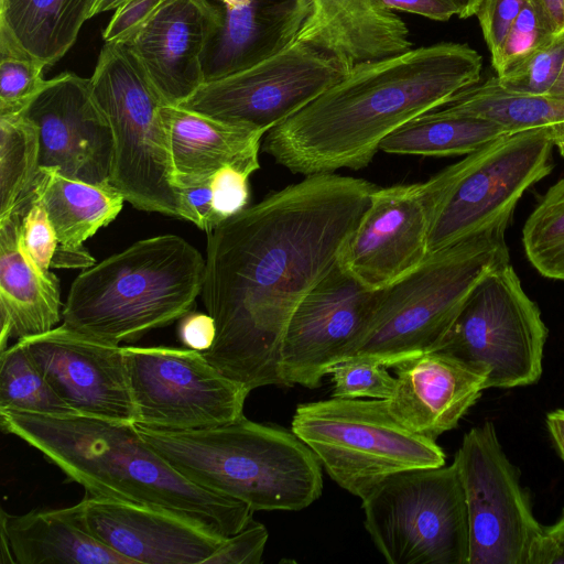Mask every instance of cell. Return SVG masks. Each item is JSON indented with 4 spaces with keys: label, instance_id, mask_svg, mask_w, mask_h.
Returning a JSON list of instances; mask_svg holds the SVG:
<instances>
[{
    "label": "cell",
    "instance_id": "cell-1",
    "mask_svg": "<svg viewBox=\"0 0 564 564\" xmlns=\"http://www.w3.org/2000/svg\"><path fill=\"white\" fill-rule=\"evenodd\" d=\"M377 187L335 173L304 176L207 234L200 295L216 338L203 354L215 368L250 392L284 387L289 322L338 263Z\"/></svg>",
    "mask_w": 564,
    "mask_h": 564
},
{
    "label": "cell",
    "instance_id": "cell-2",
    "mask_svg": "<svg viewBox=\"0 0 564 564\" xmlns=\"http://www.w3.org/2000/svg\"><path fill=\"white\" fill-rule=\"evenodd\" d=\"M482 58L467 44L437 43L360 62L270 129L262 150L293 174L366 167L382 141L412 119L480 82Z\"/></svg>",
    "mask_w": 564,
    "mask_h": 564
},
{
    "label": "cell",
    "instance_id": "cell-3",
    "mask_svg": "<svg viewBox=\"0 0 564 564\" xmlns=\"http://www.w3.org/2000/svg\"><path fill=\"white\" fill-rule=\"evenodd\" d=\"M4 433L44 455L91 496L163 508L228 538L253 510L178 473L142 437L134 423L84 414L0 411Z\"/></svg>",
    "mask_w": 564,
    "mask_h": 564
},
{
    "label": "cell",
    "instance_id": "cell-4",
    "mask_svg": "<svg viewBox=\"0 0 564 564\" xmlns=\"http://www.w3.org/2000/svg\"><path fill=\"white\" fill-rule=\"evenodd\" d=\"M145 442L192 482L253 511H300L323 490L322 465L292 431L245 415L189 431L134 423Z\"/></svg>",
    "mask_w": 564,
    "mask_h": 564
},
{
    "label": "cell",
    "instance_id": "cell-5",
    "mask_svg": "<svg viewBox=\"0 0 564 564\" xmlns=\"http://www.w3.org/2000/svg\"><path fill=\"white\" fill-rule=\"evenodd\" d=\"M205 275L200 252L176 235L139 240L73 281L63 324L120 344L180 321L195 307Z\"/></svg>",
    "mask_w": 564,
    "mask_h": 564
},
{
    "label": "cell",
    "instance_id": "cell-6",
    "mask_svg": "<svg viewBox=\"0 0 564 564\" xmlns=\"http://www.w3.org/2000/svg\"><path fill=\"white\" fill-rule=\"evenodd\" d=\"M509 221L431 252L380 290L371 318L343 360L366 358L387 368L434 350L480 279L509 262Z\"/></svg>",
    "mask_w": 564,
    "mask_h": 564
},
{
    "label": "cell",
    "instance_id": "cell-7",
    "mask_svg": "<svg viewBox=\"0 0 564 564\" xmlns=\"http://www.w3.org/2000/svg\"><path fill=\"white\" fill-rule=\"evenodd\" d=\"M113 135L110 184L134 208L183 219L162 109L169 105L134 53L105 43L89 78Z\"/></svg>",
    "mask_w": 564,
    "mask_h": 564
},
{
    "label": "cell",
    "instance_id": "cell-8",
    "mask_svg": "<svg viewBox=\"0 0 564 564\" xmlns=\"http://www.w3.org/2000/svg\"><path fill=\"white\" fill-rule=\"evenodd\" d=\"M545 132L507 133L421 183L429 253L510 221L523 193L553 169Z\"/></svg>",
    "mask_w": 564,
    "mask_h": 564
},
{
    "label": "cell",
    "instance_id": "cell-9",
    "mask_svg": "<svg viewBox=\"0 0 564 564\" xmlns=\"http://www.w3.org/2000/svg\"><path fill=\"white\" fill-rule=\"evenodd\" d=\"M291 431L339 487L360 499L394 474L445 465L442 447L402 425L387 400L332 397L301 403Z\"/></svg>",
    "mask_w": 564,
    "mask_h": 564
},
{
    "label": "cell",
    "instance_id": "cell-10",
    "mask_svg": "<svg viewBox=\"0 0 564 564\" xmlns=\"http://www.w3.org/2000/svg\"><path fill=\"white\" fill-rule=\"evenodd\" d=\"M364 524L389 564H468L469 527L456 464L404 470L361 499Z\"/></svg>",
    "mask_w": 564,
    "mask_h": 564
},
{
    "label": "cell",
    "instance_id": "cell-11",
    "mask_svg": "<svg viewBox=\"0 0 564 564\" xmlns=\"http://www.w3.org/2000/svg\"><path fill=\"white\" fill-rule=\"evenodd\" d=\"M546 338L540 308L509 261L480 279L432 351L486 373L487 388H517L540 379Z\"/></svg>",
    "mask_w": 564,
    "mask_h": 564
},
{
    "label": "cell",
    "instance_id": "cell-12",
    "mask_svg": "<svg viewBox=\"0 0 564 564\" xmlns=\"http://www.w3.org/2000/svg\"><path fill=\"white\" fill-rule=\"evenodd\" d=\"M454 463L467 507L468 564H532L544 528L495 425L486 422L469 430Z\"/></svg>",
    "mask_w": 564,
    "mask_h": 564
},
{
    "label": "cell",
    "instance_id": "cell-13",
    "mask_svg": "<svg viewBox=\"0 0 564 564\" xmlns=\"http://www.w3.org/2000/svg\"><path fill=\"white\" fill-rule=\"evenodd\" d=\"M348 69L338 57L294 41L247 68L205 82L178 106L265 134L337 83Z\"/></svg>",
    "mask_w": 564,
    "mask_h": 564
},
{
    "label": "cell",
    "instance_id": "cell-14",
    "mask_svg": "<svg viewBox=\"0 0 564 564\" xmlns=\"http://www.w3.org/2000/svg\"><path fill=\"white\" fill-rule=\"evenodd\" d=\"M138 424L189 431L238 420L250 391L203 352L165 346L123 347Z\"/></svg>",
    "mask_w": 564,
    "mask_h": 564
},
{
    "label": "cell",
    "instance_id": "cell-15",
    "mask_svg": "<svg viewBox=\"0 0 564 564\" xmlns=\"http://www.w3.org/2000/svg\"><path fill=\"white\" fill-rule=\"evenodd\" d=\"M379 292L337 263L301 301L289 322L281 349L284 387L318 388L364 333Z\"/></svg>",
    "mask_w": 564,
    "mask_h": 564
},
{
    "label": "cell",
    "instance_id": "cell-16",
    "mask_svg": "<svg viewBox=\"0 0 564 564\" xmlns=\"http://www.w3.org/2000/svg\"><path fill=\"white\" fill-rule=\"evenodd\" d=\"M23 112L39 129L40 167L90 184L110 183L113 135L89 78L63 73L47 79Z\"/></svg>",
    "mask_w": 564,
    "mask_h": 564
},
{
    "label": "cell",
    "instance_id": "cell-17",
    "mask_svg": "<svg viewBox=\"0 0 564 564\" xmlns=\"http://www.w3.org/2000/svg\"><path fill=\"white\" fill-rule=\"evenodd\" d=\"M18 340L75 413L135 422L123 347L85 335L65 324Z\"/></svg>",
    "mask_w": 564,
    "mask_h": 564
},
{
    "label": "cell",
    "instance_id": "cell-18",
    "mask_svg": "<svg viewBox=\"0 0 564 564\" xmlns=\"http://www.w3.org/2000/svg\"><path fill=\"white\" fill-rule=\"evenodd\" d=\"M66 510L134 564H205L226 539L183 514L135 502L89 495Z\"/></svg>",
    "mask_w": 564,
    "mask_h": 564
},
{
    "label": "cell",
    "instance_id": "cell-19",
    "mask_svg": "<svg viewBox=\"0 0 564 564\" xmlns=\"http://www.w3.org/2000/svg\"><path fill=\"white\" fill-rule=\"evenodd\" d=\"M429 216L421 183L377 187L338 263L372 290H382L429 254Z\"/></svg>",
    "mask_w": 564,
    "mask_h": 564
},
{
    "label": "cell",
    "instance_id": "cell-20",
    "mask_svg": "<svg viewBox=\"0 0 564 564\" xmlns=\"http://www.w3.org/2000/svg\"><path fill=\"white\" fill-rule=\"evenodd\" d=\"M218 26L208 0H164L126 44L169 105L178 106L203 84V53Z\"/></svg>",
    "mask_w": 564,
    "mask_h": 564
},
{
    "label": "cell",
    "instance_id": "cell-21",
    "mask_svg": "<svg viewBox=\"0 0 564 564\" xmlns=\"http://www.w3.org/2000/svg\"><path fill=\"white\" fill-rule=\"evenodd\" d=\"M392 368L390 412L406 429L433 441L455 429L488 389L486 373L441 351L424 352Z\"/></svg>",
    "mask_w": 564,
    "mask_h": 564
},
{
    "label": "cell",
    "instance_id": "cell-22",
    "mask_svg": "<svg viewBox=\"0 0 564 564\" xmlns=\"http://www.w3.org/2000/svg\"><path fill=\"white\" fill-rule=\"evenodd\" d=\"M218 26L203 53L204 83L247 68L291 45L310 0H208Z\"/></svg>",
    "mask_w": 564,
    "mask_h": 564
},
{
    "label": "cell",
    "instance_id": "cell-23",
    "mask_svg": "<svg viewBox=\"0 0 564 564\" xmlns=\"http://www.w3.org/2000/svg\"><path fill=\"white\" fill-rule=\"evenodd\" d=\"M310 2V14L295 41L314 45L349 67L412 48L405 22L376 0Z\"/></svg>",
    "mask_w": 564,
    "mask_h": 564
},
{
    "label": "cell",
    "instance_id": "cell-24",
    "mask_svg": "<svg viewBox=\"0 0 564 564\" xmlns=\"http://www.w3.org/2000/svg\"><path fill=\"white\" fill-rule=\"evenodd\" d=\"M21 220L18 213L0 220V352L9 338L41 335L62 317L59 281L29 253Z\"/></svg>",
    "mask_w": 564,
    "mask_h": 564
},
{
    "label": "cell",
    "instance_id": "cell-25",
    "mask_svg": "<svg viewBox=\"0 0 564 564\" xmlns=\"http://www.w3.org/2000/svg\"><path fill=\"white\" fill-rule=\"evenodd\" d=\"M162 115L169 137L173 185L210 178L226 165L250 174L259 170L263 132L180 106L165 105Z\"/></svg>",
    "mask_w": 564,
    "mask_h": 564
},
{
    "label": "cell",
    "instance_id": "cell-26",
    "mask_svg": "<svg viewBox=\"0 0 564 564\" xmlns=\"http://www.w3.org/2000/svg\"><path fill=\"white\" fill-rule=\"evenodd\" d=\"M1 531L19 564H134L78 525L66 508L22 514L1 509Z\"/></svg>",
    "mask_w": 564,
    "mask_h": 564
},
{
    "label": "cell",
    "instance_id": "cell-27",
    "mask_svg": "<svg viewBox=\"0 0 564 564\" xmlns=\"http://www.w3.org/2000/svg\"><path fill=\"white\" fill-rule=\"evenodd\" d=\"M32 199L42 203L59 246L65 248L82 247L117 218L126 202L110 183L76 181L45 167L39 169L30 202Z\"/></svg>",
    "mask_w": 564,
    "mask_h": 564
},
{
    "label": "cell",
    "instance_id": "cell-28",
    "mask_svg": "<svg viewBox=\"0 0 564 564\" xmlns=\"http://www.w3.org/2000/svg\"><path fill=\"white\" fill-rule=\"evenodd\" d=\"M96 0H0V24L46 67L74 45Z\"/></svg>",
    "mask_w": 564,
    "mask_h": 564
},
{
    "label": "cell",
    "instance_id": "cell-29",
    "mask_svg": "<svg viewBox=\"0 0 564 564\" xmlns=\"http://www.w3.org/2000/svg\"><path fill=\"white\" fill-rule=\"evenodd\" d=\"M447 113L478 116L508 132L538 129L549 137L564 158V99L506 91L496 76L459 91L438 108Z\"/></svg>",
    "mask_w": 564,
    "mask_h": 564
},
{
    "label": "cell",
    "instance_id": "cell-30",
    "mask_svg": "<svg viewBox=\"0 0 564 564\" xmlns=\"http://www.w3.org/2000/svg\"><path fill=\"white\" fill-rule=\"evenodd\" d=\"M507 133L510 132L489 119L435 109L394 130L380 150L403 155H466Z\"/></svg>",
    "mask_w": 564,
    "mask_h": 564
},
{
    "label": "cell",
    "instance_id": "cell-31",
    "mask_svg": "<svg viewBox=\"0 0 564 564\" xmlns=\"http://www.w3.org/2000/svg\"><path fill=\"white\" fill-rule=\"evenodd\" d=\"M36 124L24 112L0 116V220L30 203L40 165Z\"/></svg>",
    "mask_w": 564,
    "mask_h": 564
},
{
    "label": "cell",
    "instance_id": "cell-32",
    "mask_svg": "<svg viewBox=\"0 0 564 564\" xmlns=\"http://www.w3.org/2000/svg\"><path fill=\"white\" fill-rule=\"evenodd\" d=\"M75 413L55 392L21 340L0 352V411Z\"/></svg>",
    "mask_w": 564,
    "mask_h": 564
},
{
    "label": "cell",
    "instance_id": "cell-33",
    "mask_svg": "<svg viewBox=\"0 0 564 564\" xmlns=\"http://www.w3.org/2000/svg\"><path fill=\"white\" fill-rule=\"evenodd\" d=\"M522 243L541 275L564 281V177L540 197L524 223Z\"/></svg>",
    "mask_w": 564,
    "mask_h": 564
},
{
    "label": "cell",
    "instance_id": "cell-34",
    "mask_svg": "<svg viewBox=\"0 0 564 564\" xmlns=\"http://www.w3.org/2000/svg\"><path fill=\"white\" fill-rule=\"evenodd\" d=\"M45 67L0 24V116L26 109L46 84Z\"/></svg>",
    "mask_w": 564,
    "mask_h": 564
},
{
    "label": "cell",
    "instance_id": "cell-35",
    "mask_svg": "<svg viewBox=\"0 0 564 564\" xmlns=\"http://www.w3.org/2000/svg\"><path fill=\"white\" fill-rule=\"evenodd\" d=\"M564 64V33L553 35L536 51L503 74L496 76L508 93L547 95Z\"/></svg>",
    "mask_w": 564,
    "mask_h": 564
},
{
    "label": "cell",
    "instance_id": "cell-36",
    "mask_svg": "<svg viewBox=\"0 0 564 564\" xmlns=\"http://www.w3.org/2000/svg\"><path fill=\"white\" fill-rule=\"evenodd\" d=\"M553 35L538 6L533 0H527L497 50L490 54L496 76L519 64Z\"/></svg>",
    "mask_w": 564,
    "mask_h": 564
},
{
    "label": "cell",
    "instance_id": "cell-37",
    "mask_svg": "<svg viewBox=\"0 0 564 564\" xmlns=\"http://www.w3.org/2000/svg\"><path fill=\"white\" fill-rule=\"evenodd\" d=\"M329 375L334 384L332 395L336 398L387 400L395 386V378L386 366L366 358L343 360Z\"/></svg>",
    "mask_w": 564,
    "mask_h": 564
},
{
    "label": "cell",
    "instance_id": "cell-38",
    "mask_svg": "<svg viewBox=\"0 0 564 564\" xmlns=\"http://www.w3.org/2000/svg\"><path fill=\"white\" fill-rule=\"evenodd\" d=\"M24 243L31 257L43 269L50 270L58 247L53 224L41 202L32 199L21 220Z\"/></svg>",
    "mask_w": 564,
    "mask_h": 564
},
{
    "label": "cell",
    "instance_id": "cell-39",
    "mask_svg": "<svg viewBox=\"0 0 564 564\" xmlns=\"http://www.w3.org/2000/svg\"><path fill=\"white\" fill-rule=\"evenodd\" d=\"M269 534L251 519L239 532L226 538L205 564H260Z\"/></svg>",
    "mask_w": 564,
    "mask_h": 564
},
{
    "label": "cell",
    "instance_id": "cell-40",
    "mask_svg": "<svg viewBox=\"0 0 564 564\" xmlns=\"http://www.w3.org/2000/svg\"><path fill=\"white\" fill-rule=\"evenodd\" d=\"M250 175L232 165H226L213 175V203L219 224L248 206Z\"/></svg>",
    "mask_w": 564,
    "mask_h": 564
},
{
    "label": "cell",
    "instance_id": "cell-41",
    "mask_svg": "<svg viewBox=\"0 0 564 564\" xmlns=\"http://www.w3.org/2000/svg\"><path fill=\"white\" fill-rule=\"evenodd\" d=\"M212 178L174 185L180 195L183 219L193 223L206 234L219 225L214 210Z\"/></svg>",
    "mask_w": 564,
    "mask_h": 564
},
{
    "label": "cell",
    "instance_id": "cell-42",
    "mask_svg": "<svg viewBox=\"0 0 564 564\" xmlns=\"http://www.w3.org/2000/svg\"><path fill=\"white\" fill-rule=\"evenodd\" d=\"M164 0H129L119 7L102 31L105 43H126L155 14Z\"/></svg>",
    "mask_w": 564,
    "mask_h": 564
},
{
    "label": "cell",
    "instance_id": "cell-43",
    "mask_svg": "<svg viewBox=\"0 0 564 564\" xmlns=\"http://www.w3.org/2000/svg\"><path fill=\"white\" fill-rule=\"evenodd\" d=\"M527 0H481L476 12L479 26L490 51L499 46L509 25Z\"/></svg>",
    "mask_w": 564,
    "mask_h": 564
},
{
    "label": "cell",
    "instance_id": "cell-44",
    "mask_svg": "<svg viewBox=\"0 0 564 564\" xmlns=\"http://www.w3.org/2000/svg\"><path fill=\"white\" fill-rule=\"evenodd\" d=\"M178 337L186 348L205 352L216 338L215 319L208 313L191 311L180 319Z\"/></svg>",
    "mask_w": 564,
    "mask_h": 564
},
{
    "label": "cell",
    "instance_id": "cell-45",
    "mask_svg": "<svg viewBox=\"0 0 564 564\" xmlns=\"http://www.w3.org/2000/svg\"><path fill=\"white\" fill-rule=\"evenodd\" d=\"M391 11H403L422 15L433 21L445 22L457 15L456 7L449 0H376Z\"/></svg>",
    "mask_w": 564,
    "mask_h": 564
},
{
    "label": "cell",
    "instance_id": "cell-46",
    "mask_svg": "<svg viewBox=\"0 0 564 564\" xmlns=\"http://www.w3.org/2000/svg\"><path fill=\"white\" fill-rule=\"evenodd\" d=\"M532 564H564V511L553 525L544 528Z\"/></svg>",
    "mask_w": 564,
    "mask_h": 564
},
{
    "label": "cell",
    "instance_id": "cell-47",
    "mask_svg": "<svg viewBox=\"0 0 564 564\" xmlns=\"http://www.w3.org/2000/svg\"><path fill=\"white\" fill-rule=\"evenodd\" d=\"M95 264V259L84 247L65 248L58 245L52 259L51 268L54 269H88Z\"/></svg>",
    "mask_w": 564,
    "mask_h": 564
},
{
    "label": "cell",
    "instance_id": "cell-48",
    "mask_svg": "<svg viewBox=\"0 0 564 564\" xmlns=\"http://www.w3.org/2000/svg\"><path fill=\"white\" fill-rule=\"evenodd\" d=\"M554 34L564 33V0H533Z\"/></svg>",
    "mask_w": 564,
    "mask_h": 564
},
{
    "label": "cell",
    "instance_id": "cell-49",
    "mask_svg": "<svg viewBox=\"0 0 564 564\" xmlns=\"http://www.w3.org/2000/svg\"><path fill=\"white\" fill-rule=\"evenodd\" d=\"M546 425L556 449L564 460V410H555L547 414Z\"/></svg>",
    "mask_w": 564,
    "mask_h": 564
},
{
    "label": "cell",
    "instance_id": "cell-50",
    "mask_svg": "<svg viewBox=\"0 0 564 564\" xmlns=\"http://www.w3.org/2000/svg\"><path fill=\"white\" fill-rule=\"evenodd\" d=\"M457 9V17L467 19L476 14L481 0H449Z\"/></svg>",
    "mask_w": 564,
    "mask_h": 564
},
{
    "label": "cell",
    "instance_id": "cell-51",
    "mask_svg": "<svg viewBox=\"0 0 564 564\" xmlns=\"http://www.w3.org/2000/svg\"><path fill=\"white\" fill-rule=\"evenodd\" d=\"M128 1L129 0H96L91 12V18L104 12L112 10L116 11L119 7Z\"/></svg>",
    "mask_w": 564,
    "mask_h": 564
},
{
    "label": "cell",
    "instance_id": "cell-52",
    "mask_svg": "<svg viewBox=\"0 0 564 564\" xmlns=\"http://www.w3.org/2000/svg\"><path fill=\"white\" fill-rule=\"evenodd\" d=\"M547 96L564 99V64L562 66L560 76L553 87L551 88Z\"/></svg>",
    "mask_w": 564,
    "mask_h": 564
}]
</instances>
